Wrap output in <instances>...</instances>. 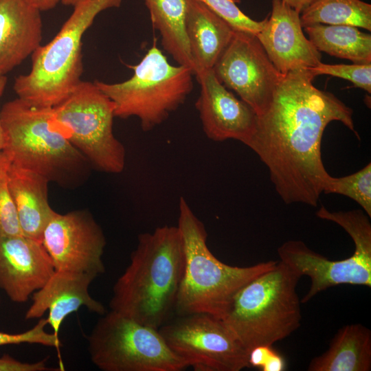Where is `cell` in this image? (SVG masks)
Instances as JSON below:
<instances>
[{
    "mask_svg": "<svg viewBox=\"0 0 371 371\" xmlns=\"http://www.w3.org/2000/svg\"><path fill=\"white\" fill-rule=\"evenodd\" d=\"M0 306H1V296H0Z\"/></svg>",
    "mask_w": 371,
    "mask_h": 371,
    "instance_id": "cell-38",
    "label": "cell"
},
{
    "mask_svg": "<svg viewBox=\"0 0 371 371\" xmlns=\"http://www.w3.org/2000/svg\"><path fill=\"white\" fill-rule=\"evenodd\" d=\"M46 359L27 363L20 361L9 355L0 357V371H49L54 369L46 365Z\"/></svg>",
    "mask_w": 371,
    "mask_h": 371,
    "instance_id": "cell-30",
    "label": "cell"
},
{
    "mask_svg": "<svg viewBox=\"0 0 371 371\" xmlns=\"http://www.w3.org/2000/svg\"><path fill=\"white\" fill-rule=\"evenodd\" d=\"M177 227L185 251L184 273L175 308L177 315L201 313L223 319L239 290L278 262L236 267L220 261L208 248L203 223L182 196Z\"/></svg>",
    "mask_w": 371,
    "mask_h": 371,
    "instance_id": "cell-3",
    "label": "cell"
},
{
    "mask_svg": "<svg viewBox=\"0 0 371 371\" xmlns=\"http://www.w3.org/2000/svg\"><path fill=\"white\" fill-rule=\"evenodd\" d=\"M9 164L0 169V236L23 235L8 186L7 167Z\"/></svg>",
    "mask_w": 371,
    "mask_h": 371,
    "instance_id": "cell-28",
    "label": "cell"
},
{
    "mask_svg": "<svg viewBox=\"0 0 371 371\" xmlns=\"http://www.w3.org/2000/svg\"><path fill=\"white\" fill-rule=\"evenodd\" d=\"M1 76H0V78H1Z\"/></svg>",
    "mask_w": 371,
    "mask_h": 371,
    "instance_id": "cell-39",
    "label": "cell"
},
{
    "mask_svg": "<svg viewBox=\"0 0 371 371\" xmlns=\"http://www.w3.org/2000/svg\"><path fill=\"white\" fill-rule=\"evenodd\" d=\"M319 52L356 64L371 63V35L347 25L316 24L304 27Z\"/></svg>",
    "mask_w": 371,
    "mask_h": 371,
    "instance_id": "cell-23",
    "label": "cell"
},
{
    "mask_svg": "<svg viewBox=\"0 0 371 371\" xmlns=\"http://www.w3.org/2000/svg\"><path fill=\"white\" fill-rule=\"evenodd\" d=\"M186 1V32L196 76L213 69L236 30L202 2Z\"/></svg>",
    "mask_w": 371,
    "mask_h": 371,
    "instance_id": "cell-20",
    "label": "cell"
},
{
    "mask_svg": "<svg viewBox=\"0 0 371 371\" xmlns=\"http://www.w3.org/2000/svg\"><path fill=\"white\" fill-rule=\"evenodd\" d=\"M301 277L280 260L234 296L223 320L249 353L271 346L300 326V301L296 291Z\"/></svg>",
    "mask_w": 371,
    "mask_h": 371,
    "instance_id": "cell-6",
    "label": "cell"
},
{
    "mask_svg": "<svg viewBox=\"0 0 371 371\" xmlns=\"http://www.w3.org/2000/svg\"><path fill=\"white\" fill-rule=\"evenodd\" d=\"M52 111L58 126L90 165L107 173L124 170L125 148L113 131L114 104L94 82L81 80Z\"/></svg>",
    "mask_w": 371,
    "mask_h": 371,
    "instance_id": "cell-9",
    "label": "cell"
},
{
    "mask_svg": "<svg viewBox=\"0 0 371 371\" xmlns=\"http://www.w3.org/2000/svg\"><path fill=\"white\" fill-rule=\"evenodd\" d=\"M153 27L158 30L161 45L178 65L192 69L193 63L186 32V0H144Z\"/></svg>",
    "mask_w": 371,
    "mask_h": 371,
    "instance_id": "cell-22",
    "label": "cell"
},
{
    "mask_svg": "<svg viewBox=\"0 0 371 371\" xmlns=\"http://www.w3.org/2000/svg\"><path fill=\"white\" fill-rule=\"evenodd\" d=\"M42 38L41 11L25 0H0V76L31 56Z\"/></svg>",
    "mask_w": 371,
    "mask_h": 371,
    "instance_id": "cell-18",
    "label": "cell"
},
{
    "mask_svg": "<svg viewBox=\"0 0 371 371\" xmlns=\"http://www.w3.org/2000/svg\"><path fill=\"white\" fill-rule=\"evenodd\" d=\"M196 77L201 87L196 108L206 136L215 142L235 139L247 146L256 128V112L221 83L212 69Z\"/></svg>",
    "mask_w": 371,
    "mask_h": 371,
    "instance_id": "cell-14",
    "label": "cell"
},
{
    "mask_svg": "<svg viewBox=\"0 0 371 371\" xmlns=\"http://www.w3.org/2000/svg\"><path fill=\"white\" fill-rule=\"evenodd\" d=\"M227 21L234 30L256 35L263 27L267 18L258 21L243 12L236 0H198Z\"/></svg>",
    "mask_w": 371,
    "mask_h": 371,
    "instance_id": "cell-26",
    "label": "cell"
},
{
    "mask_svg": "<svg viewBox=\"0 0 371 371\" xmlns=\"http://www.w3.org/2000/svg\"><path fill=\"white\" fill-rule=\"evenodd\" d=\"M131 68L133 74L125 81L94 82L113 102L115 117H137L148 131L183 104L192 91L194 73L188 67L171 65L155 44Z\"/></svg>",
    "mask_w": 371,
    "mask_h": 371,
    "instance_id": "cell-7",
    "label": "cell"
},
{
    "mask_svg": "<svg viewBox=\"0 0 371 371\" xmlns=\"http://www.w3.org/2000/svg\"><path fill=\"white\" fill-rule=\"evenodd\" d=\"M47 325H48L47 318L41 317L33 328L25 332L8 333L0 331V346L21 344H36L54 347L59 351V348L61 346L59 337L53 333H47L45 330Z\"/></svg>",
    "mask_w": 371,
    "mask_h": 371,
    "instance_id": "cell-29",
    "label": "cell"
},
{
    "mask_svg": "<svg viewBox=\"0 0 371 371\" xmlns=\"http://www.w3.org/2000/svg\"><path fill=\"white\" fill-rule=\"evenodd\" d=\"M87 342L91 361L102 371H181L188 368L158 329L112 310L98 319Z\"/></svg>",
    "mask_w": 371,
    "mask_h": 371,
    "instance_id": "cell-10",
    "label": "cell"
},
{
    "mask_svg": "<svg viewBox=\"0 0 371 371\" xmlns=\"http://www.w3.org/2000/svg\"><path fill=\"white\" fill-rule=\"evenodd\" d=\"M123 0H80L48 43L33 53L29 73L18 76L13 89L21 100L52 108L80 83L83 72L82 38L102 11L119 8Z\"/></svg>",
    "mask_w": 371,
    "mask_h": 371,
    "instance_id": "cell-5",
    "label": "cell"
},
{
    "mask_svg": "<svg viewBox=\"0 0 371 371\" xmlns=\"http://www.w3.org/2000/svg\"><path fill=\"white\" fill-rule=\"evenodd\" d=\"M316 215L341 226L355 244L348 258L332 260L313 251L301 240L284 242L278 249L280 261L300 277L310 278L311 286L301 302L306 303L319 293L340 284L371 286V224L361 210L331 212L322 206Z\"/></svg>",
    "mask_w": 371,
    "mask_h": 371,
    "instance_id": "cell-8",
    "label": "cell"
},
{
    "mask_svg": "<svg viewBox=\"0 0 371 371\" xmlns=\"http://www.w3.org/2000/svg\"><path fill=\"white\" fill-rule=\"evenodd\" d=\"M27 3L39 11H47L54 9L61 0H25Z\"/></svg>",
    "mask_w": 371,
    "mask_h": 371,
    "instance_id": "cell-33",
    "label": "cell"
},
{
    "mask_svg": "<svg viewBox=\"0 0 371 371\" xmlns=\"http://www.w3.org/2000/svg\"><path fill=\"white\" fill-rule=\"evenodd\" d=\"M302 27L347 25L371 30V5L361 0H315L300 14Z\"/></svg>",
    "mask_w": 371,
    "mask_h": 371,
    "instance_id": "cell-24",
    "label": "cell"
},
{
    "mask_svg": "<svg viewBox=\"0 0 371 371\" xmlns=\"http://www.w3.org/2000/svg\"><path fill=\"white\" fill-rule=\"evenodd\" d=\"M285 370L286 361L284 357L275 350H273L260 369L262 371H283Z\"/></svg>",
    "mask_w": 371,
    "mask_h": 371,
    "instance_id": "cell-32",
    "label": "cell"
},
{
    "mask_svg": "<svg viewBox=\"0 0 371 371\" xmlns=\"http://www.w3.org/2000/svg\"><path fill=\"white\" fill-rule=\"evenodd\" d=\"M308 68L283 74L267 109L257 115L247 145L267 166L286 204L316 207L331 177L322 159L326 127L341 122L354 132L352 109L330 92L316 88Z\"/></svg>",
    "mask_w": 371,
    "mask_h": 371,
    "instance_id": "cell-1",
    "label": "cell"
},
{
    "mask_svg": "<svg viewBox=\"0 0 371 371\" xmlns=\"http://www.w3.org/2000/svg\"><path fill=\"white\" fill-rule=\"evenodd\" d=\"M300 14L315 0H282Z\"/></svg>",
    "mask_w": 371,
    "mask_h": 371,
    "instance_id": "cell-35",
    "label": "cell"
},
{
    "mask_svg": "<svg viewBox=\"0 0 371 371\" xmlns=\"http://www.w3.org/2000/svg\"><path fill=\"white\" fill-rule=\"evenodd\" d=\"M184 268L177 225L139 234L128 266L113 285L111 310L159 329L175 313Z\"/></svg>",
    "mask_w": 371,
    "mask_h": 371,
    "instance_id": "cell-2",
    "label": "cell"
},
{
    "mask_svg": "<svg viewBox=\"0 0 371 371\" xmlns=\"http://www.w3.org/2000/svg\"><path fill=\"white\" fill-rule=\"evenodd\" d=\"M10 160L4 153L0 154V169L10 163Z\"/></svg>",
    "mask_w": 371,
    "mask_h": 371,
    "instance_id": "cell-36",
    "label": "cell"
},
{
    "mask_svg": "<svg viewBox=\"0 0 371 371\" xmlns=\"http://www.w3.org/2000/svg\"><path fill=\"white\" fill-rule=\"evenodd\" d=\"M212 69L220 82L235 91L257 115L267 109L283 76L256 35L238 30Z\"/></svg>",
    "mask_w": 371,
    "mask_h": 371,
    "instance_id": "cell-12",
    "label": "cell"
},
{
    "mask_svg": "<svg viewBox=\"0 0 371 371\" xmlns=\"http://www.w3.org/2000/svg\"><path fill=\"white\" fill-rule=\"evenodd\" d=\"M308 371H369L371 370V331L361 324L341 328L328 350L310 362Z\"/></svg>",
    "mask_w": 371,
    "mask_h": 371,
    "instance_id": "cell-21",
    "label": "cell"
},
{
    "mask_svg": "<svg viewBox=\"0 0 371 371\" xmlns=\"http://www.w3.org/2000/svg\"><path fill=\"white\" fill-rule=\"evenodd\" d=\"M271 346H258L251 349L248 353V363L250 367L260 370L273 351Z\"/></svg>",
    "mask_w": 371,
    "mask_h": 371,
    "instance_id": "cell-31",
    "label": "cell"
},
{
    "mask_svg": "<svg viewBox=\"0 0 371 371\" xmlns=\"http://www.w3.org/2000/svg\"><path fill=\"white\" fill-rule=\"evenodd\" d=\"M323 193L339 194L357 203L364 212L371 217V164L351 175L330 177Z\"/></svg>",
    "mask_w": 371,
    "mask_h": 371,
    "instance_id": "cell-25",
    "label": "cell"
},
{
    "mask_svg": "<svg viewBox=\"0 0 371 371\" xmlns=\"http://www.w3.org/2000/svg\"><path fill=\"white\" fill-rule=\"evenodd\" d=\"M314 76L329 75L351 82L355 87L371 93V63L328 65L322 62L308 68Z\"/></svg>",
    "mask_w": 371,
    "mask_h": 371,
    "instance_id": "cell-27",
    "label": "cell"
},
{
    "mask_svg": "<svg viewBox=\"0 0 371 371\" xmlns=\"http://www.w3.org/2000/svg\"><path fill=\"white\" fill-rule=\"evenodd\" d=\"M55 269L41 241L24 235L0 236V289L14 302H26Z\"/></svg>",
    "mask_w": 371,
    "mask_h": 371,
    "instance_id": "cell-15",
    "label": "cell"
},
{
    "mask_svg": "<svg viewBox=\"0 0 371 371\" xmlns=\"http://www.w3.org/2000/svg\"><path fill=\"white\" fill-rule=\"evenodd\" d=\"M7 179L23 235L41 242L43 232L55 213L48 200L49 181L10 162Z\"/></svg>",
    "mask_w": 371,
    "mask_h": 371,
    "instance_id": "cell-19",
    "label": "cell"
},
{
    "mask_svg": "<svg viewBox=\"0 0 371 371\" xmlns=\"http://www.w3.org/2000/svg\"><path fill=\"white\" fill-rule=\"evenodd\" d=\"M159 331L167 346L195 371H240L248 352L222 319L207 313L177 315Z\"/></svg>",
    "mask_w": 371,
    "mask_h": 371,
    "instance_id": "cell-11",
    "label": "cell"
},
{
    "mask_svg": "<svg viewBox=\"0 0 371 371\" xmlns=\"http://www.w3.org/2000/svg\"><path fill=\"white\" fill-rule=\"evenodd\" d=\"M95 278L87 273L55 270L46 283L32 295V302L25 319L41 318L48 311L47 324L58 336L65 318L81 306L100 315L104 314V306L89 293V287Z\"/></svg>",
    "mask_w": 371,
    "mask_h": 371,
    "instance_id": "cell-17",
    "label": "cell"
},
{
    "mask_svg": "<svg viewBox=\"0 0 371 371\" xmlns=\"http://www.w3.org/2000/svg\"><path fill=\"white\" fill-rule=\"evenodd\" d=\"M7 83V78L5 76H2L0 78V100L4 92ZM5 145V137L3 127L1 120L0 116V154L3 151Z\"/></svg>",
    "mask_w": 371,
    "mask_h": 371,
    "instance_id": "cell-34",
    "label": "cell"
},
{
    "mask_svg": "<svg viewBox=\"0 0 371 371\" xmlns=\"http://www.w3.org/2000/svg\"><path fill=\"white\" fill-rule=\"evenodd\" d=\"M80 0H61L63 4L65 5H72L74 6Z\"/></svg>",
    "mask_w": 371,
    "mask_h": 371,
    "instance_id": "cell-37",
    "label": "cell"
},
{
    "mask_svg": "<svg viewBox=\"0 0 371 371\" xmlns=\"http://www.w3.org/2000/svg\"><path fill=\"white\" fill-rule=\"evenodd\" d=\"M10 163L36 172L62 186L84 180L90 164L56 122L52 107L32 105L17 98L0 109Z\"/></svg>",
    "mask_w": 371,
    "mask_h": 371,
    "instance_id": "cell-4",
    "label": "cell"
},
{
    "mask_svg": "<svg viewBox=\"0 0 371 371\" xmlns=\"http://www.w3.org/2000/svg\"><path fill=\"white\" fill-rule=\"evenodd\" d=\"M256 36L282 74L321 63V52L303 32L300 14L282 0H272L270 16Z\"/></svg>",
    "mask_w": 371,
    "mask_h": 371,
    "instance_id": "cell-16",
    "label": "cell"
},
{
    "mask_svg": "<svg viewBox=\"0 0 371 371\" xmlns=\"http://www.w3.org/2000/svg\"><path fill=\"white\" fill-rule=\"evenodd\" d=\"M41 243L55 270L87 273L96 278L105 271L102 256L106 238L87 210L55 212L43 232Z\"/></svg>",
    "mask_w": 371,
    "mask_h": 371,
    "instance_id": "cell-13",
    "label": "cell"
}]
</instances>
